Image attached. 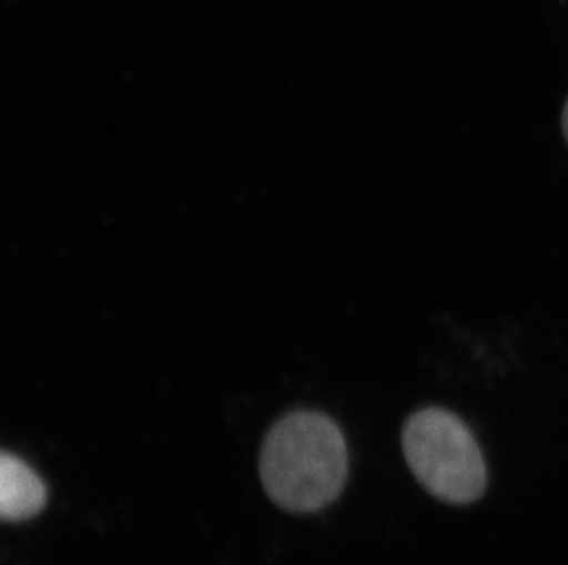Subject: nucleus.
I'll return each instance as SVG.
<instances>
[{
	"label": "nucleus",
	"instance_id": "obj_4",
	"mask_svg": "<svg viewBox=\"0 0 568 565\" xmlns=\"http://www.w3.org/2000/svg\"><path fill=\"white\" fill-rule=\"evenodd\" d=\"M564 131H565V136H567V140H568V100H567V103H565Z\"/></svg>",
	"mask_w": 568,
	"mask_h": 565
},
{
	"label": "nucleus",
	"instance_id": "obj_2",
	"mask_svg": "<svg viewBox=\"0 0 568 565\" xmlns=\"http://www.w3.org/2000/svg\"><path fill=\"white\" fill-rule=\"evenodd\" d=\"M408 469L440 502L467 505L483 496L488 470L471 430L449 411L427 408L408 417L402 433Z\"/></svg>",
	"mask_w": 568,
	"mask_h": 565
},
{
	"label": "nucleus",
	"instance_id": "obj_1",
	"mask_svg": "<svg viewBox=\"0 0 568 565\" xmlns=\"http://www.w3.org/2000/svg\"><path fill=\"white\" fill-rule=\"evenodd\" d=\"M260 477L267 496L287 512H316L343 492L348 449L337 424L316 411L280 419L263 441Z\"/></svg>",
	"mask_w": 568,
	"mask_h": 565
},
{
	"label": "nucleus",
	"instance_id": "obj_3",
	"mask_svg": "<svg viewBox=\"0 0 568 565\" xmlns=\"http://www.w3.org/2000/svg\"><path fill=\"white\" fill-rule=\"evenodd\" d=\"M47 507V485L13 453L0 455V516L8 523L27 522Z\"/></svg>",
	"mask_w": 568,
	"mask_h": 565
}]
</instances>
